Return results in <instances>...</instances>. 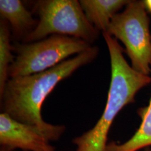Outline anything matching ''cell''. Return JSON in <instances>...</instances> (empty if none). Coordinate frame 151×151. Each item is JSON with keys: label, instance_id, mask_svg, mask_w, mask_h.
Masks as SVG:
<instances>
[{"label": "cell", "instance_id": "cell-1", "mask_svg": "<svg viewBox=\"0 0 151 151\" xmlns=\"http://www.w3.org/2000/svg\"><path fill=\"white\" fill-rule=\"evenodd\" d=\"M98 52V47L91 46L46 71L9 78L0 94L3 113L19 122L39 127L50 141L58 140L65 132V127L43 120L41 113L43 101L57 85L94 60Z\"/></svg>", "mask_w": 151, "mask_h": 151}, {"label": "cell", "instance_id": "cell-2", "mask_svg": "<svg viewBox=\"0 0 151 151\" xmlns=\"http://www.w3.org/2000/svg\"><path fill=\"white\" fill-rule=\"evenodd\" d=\"M111 60V79L104 111L93 128L73 140L76 151H107L108 134L112 123L124 106L134 101L135 95L151 83L148 75L136 71L123 55L116 38L102 32Z\"/></svg>", "mask_w": 151, "mask_h": 151}, {"label": "cell", "instance_id": "cell-3", "mask_svg": "<svg viewBox=\"0 0 151 151\" xmlns=\"http://www.w3.org/2000/svg\"><path fill=\"white\" fill-rule=\"evenodd\" d=\"M39 17L35 29L24 38L26 43L46 39L50 35H65L91 44L99 37V31L86 18L77 0H43L36 4Z\"/></svg>", "mask_w": 151, "mask_h": 151}, {"label": "cell", "instance_id": "cell-4", "mask_svg": "<svg viewBox=\"0 0 151 151\" xmlns=\"http://www.w3.org/2000/svg\"><path fill=\"white\" fill-rule=\"evenodd\" d=\"M123 43L132 67L145 75L151 73L150 19L144 1H130L123 11L115 15L106 32Z\"/></svg>", "mask_w": 151, "mask_h": 151}, {"label": "cell", "instance_id": "cell-5", "mask_svg": "<svg viewBox=\"0 0 151 151\" xmlns=\"http://www.w3.org/2000/svg\"><path fill=\"white\" fill-rule=\"evenodd\" d=\"M82 39L65 35H51L42 40L16 47L17 55L9 69V78L46 71L91 47Z\"/></svg>", "mask_w": 151, "mask_h": 151}, {"label": "cell", "instance_id": "cell-6", "mask_svg": "<svg viewBox=\"0 0 151 151\" xmlns=\"http://www.w3.org/2000/svg\"><path fill=\"white\" fill-rule=\"evenodd\" d=\"M50 141L36 126L14 120L5 113L0 114V143L1 147L24 151H55Z\"/></svg>", "mask_w": 151, "mask_h": 151}, {"label": "cell", "instance_id": "cell-7", "mask_svg": "<svg viewBox=\"0 0 151 151\" xmlns=\"http://www.w3.org/2000/svg\"><path fill=\"white\" fill-rule=\"evenodd\" d=\"M86 18L97 31L106 32L113 17L130 1L127 0H81Z\"/></svg>", "mask_w": 151, "mask_h": 151}, {"label": "cell", "instance_id": "cell-8", "mask_svg": "<svg viewBox=\"0 0 151 151\" xmlns=\"http://www.w3.org/2000/svg\"><path fill=\"white\" fill-rule=\"evenodd\" d=\"M0 15L10 24L14 33L18 37L24 35L31 28L35 29L37 24L31 13L19 0H1Z\"/></svg>", "mask_w": 151, "mask_h": 151}, {"label": "cell", "instance_id": "cell-9", "mask_svg": "<svg viewBox=\"0 0 151 151\" xmlns=\"http://www.w3.org/2000/svg\"><path fill=\"white\" fill-rule=\"evenodd\" d=\"M137 113L141 122L134 134L122 143H109L107 151H138L151 146V98L148 106L139 109Z\"/></svg>", "mask_w": 151, "mask_h": 151}, {"label": "cell", "instance_id": "cell-10", "mask_svg": "<svg viewBox=\"0 0 151 151\" xmlns=\"http://www.w3.org/2000/svg\"><path fill=\"white\" fill-rule=\"evenodd\" d=\"M10 30L4 20L0 23V94L9 80V69L14 61L10 41Z\"/></svg>", "mask_w": 151, "mask_h": 151}, {"label": "cell", "instance_id": "cell-11", "mask_svg": "<svg viewBox=\"0 0 151 151\" xmlns=\"http://www.w3.org/2000/svg\"><path fill=\"white\" fill-rule=\"evenodd\" d=\"M144 1L145 6H146L147 10L151 13V0H146V1Z\"/></svg>", "mask_w": 151, "mask_h": 151}, {"label": "cell", "instance_id": "cell-12", "mask_svg": "<svg viewBox=\"0 0 151 151\" xmlns=\"http://www.w3.org/2000/svg\"><path fill=\"white\" fill-rule=\"evenodd\" d=\"M0 151H14V150H11V149L4 148V147H1V150Z\"/></svg>", "mask_w": 151, "mask_h": 151}, {"label": "cell", "instance_id": "cell-13", "mask_svg": "<svg viewBox=\"0 0 151 151\" xmlns=\"http://www.w3.org/2000/svg\"><path fill=\"white\" fill-rule=\"evenodd\" d=\"M145 151H151V150H145Z\"/></svg>", "mask_w": 151, "mask_h": 151}]
</instances>
